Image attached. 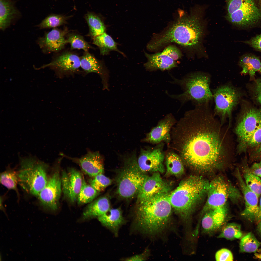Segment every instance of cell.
Returning a JSON list of instances; mask_svg holds the SVG:
<instances>
[{
  "label": "cell",
  "instance_id": "19",
  "mask_svg": "<svg viewBox=\"0 0 261 261\" xmlns=\"http://www.w3.org/2000/svg\"><path fill=\"white\" fill-rule=\"evenodd\" d=\"M61 178L65 195L72 203L77 200L82 182L83 176L78 170L70 168L68 172L63 171Z\"/></svg>",
  "mask_w": 261,
  "mask_h": 261
},
{
  "label": "cell",
  "instance_id": "35",
  "mask_svg": "<svg viewBox=\"0 0 261 261\" xmlns=\"http://www.w3.org/2000/svg\"><path fill=\"white\" fill-rule=\"evenodd\" d=\"M70 17L61 14H51L43 20L37 26L41 29L56 28L66 23Z\"/></svg>",
  "mask_w": 261,
  "mask_h": 261
},
{
  "label": "cell",
  "instance_id": "51",
  "mask_svg": "<svg viewBox=\"0 0 261 261\" xmlns=\"http://www.w3.org/2000/svg\"><path fill=\"white\" fill-rule=\"evenodd\" d=\"M257 0L258 1V2L260 3V4H261V0Z\"/></svg>",
  "mask_w": 261,
  "mask_h": 261
},
{
  "label": "cell",
  "instance_id": "22",
  "mask_svg": "<svg viewBox=\"0 0 261 261\" xmlns=\"http://www.w3.org/2000/svg\"><path fill=\"white\" fill-rule=\"evenodd\" d=\"M201 221L203 231L208 233L217 231L224 223L227 214L225 206L208 210L203 213Z\"/></svg>",
  "mask_w": 261,
  "mask_h": 261
},
{
  "label": "cell",
  "instance_id": "27",
  "mask_svg": "<svg viewBox=\"0 0 261 261\" xmlns=\"http://www.w3.org/2000/svg\"><path fill=\"white\" fill-rule=\"evenodd\" d=\"M19 12L10 0H0V28L3 31L10 25Z\"/></svg>",
  "mask_w": 261,
  "mask_h": 261
},
{
  "label": "cell",
  "instance_id": "30",
  "mask_svg": "<svg viewBox=\"0 0 261 261\" xmlns=\"http://www.w3.org/2000/svg\"><path fill=\"white\" fill-rule=\"evenodd\" d=\"M92 38L93 43L98 47L101 55H107L110 51H114L123 55V53L118 49L116 43L105 32Z\"/></svg>",
  "mask_w": 261,
  "mask_h": 261
},
{
  "label": "cell",
  "instance_id": "31",
  "mask_svg": "<svg viewBox=\"0 0 261 261\" xmlns=\"http://www.w3.org/2000/svg\"><path fill=\"white\" fill-rule=\"evenodd\" d=\"M85 18L89 28V36L93 38L105 32V25L98 15L89 12L85 14Z\"/></svg>",
  "mask_w": 261,
  "mask_h": 261
},
{
  "label": "cell",
  "instance_id": "34",
  "mask_svg": "<svg viewBox=\"0 0 261 261\" xmlns=\"http://www.w3.org/2000/svg\"><path fill=\"white\" fill-rule=\"evenodd\" d=\"M261 245V243L254 234L249 232L243 237L239 243L240 251L242 253H255Z\"/></svg>",
  "mask_w": 261,
  "mask_h": 261
},
{
  "label": "cell",
  "instance_id": "8",
  "mask_svg": "<svg viewBox=\"0 0 261 261\" xmlns=\"http://www.w3.org/2000/svg\"><path fill=\"white\" fill-rule=\"evenodd\" d=\"M136 152L125 159L117 179V192L122 198H131L137 195L146 175L140 170Z\"/></svg>",
  "mask_w": 261,
  "mask_h": 261
},
{
  "label": "cell",
  "instance_id": "36",
  "mask_svg": "<svg viewBox=\"0 0 261 261\" xmlns=\"http://www.w3.org/2000/svg\"><path fill=\"white\" fill-rule=\"evenodd\" d=\"M66 38L67 43L70 44L71 50L82 49L84 52H88L92 48L83 37L78 33L69 32L66 35Z\"/></svg>",
  "mask_w": 261,
  "mask_h": 261
},
{
  "label": "cell",
  "instance_id": "16",
  "mask_svg": "<svg viewBox=\"0 0 261 261\" xmlns=\"http://www.w3.org/2000/svg\"><path fill=\"white\" fill-rule=\"evenodd\" d=\"M160 173L155 172L146 175L137 194L138 202L157 194L169 193L170 187L161 177Z\"/></svg>",
  "mask_w": 261,
  "mask_h": 261
},
{
  "label": "cell",
  "instance_id": "10",
  "mask_svg": "<svg viewBox=\"0 0 261 261\" xmlns=\"http://www.w3.org/2000/svg\"><path fill=\"white\" fill-rule=\"evenodd\" d=\"M212 91L215 102L214 114L220 118L222 124L227 118L230 124L232 112L242 100L243 91L230 83L221 85Z\"/></svg>",
  "mask_w": 261,
  "mask_h": 261
},
{
  "label": "cell",
  "instance_id": "24",
  "mask_svg": "<svg viewBox=\"0 0 261 261\" xmlns=\"http://www.w3.org/2000/svg\"><path fill=\"white\" fill-rule=\"evenodd\" d=\"M97 218L103 226L116 237L118 236L120 228L126 222L122 211L119 208H110L106 213Z\"/></svg>",
  "mask_w": 261,
  "mask_h": 261
},
{
  "label": "cell",
  "instance_id": "6",
  "mask_svg": "<svg viewBox=\"0 0 261 261\" xmlns=\"http://www.w3.org/2000/svg\"><path fill=\"white\" fill-rule=\"evenodd\" d=\"M17 171L19 184L30 195L37 196L47 182L48 166L34 159H24Z\"/></svg>",
  "mask_w": 261,
  "mask_h": 261
},
{
  "label": "cell",
  "instance_id": "1",
  "mask_svg": "<svg viewBox=\"0 0 261 261\" xmlns=\"http://www.w3.org/2000/svg\"><path fill=\"white\" fill-rule=\"evenodd\" d=\"M215 116L209 105L195 106L173 127L171 147L184 164L210 171L222 166L231 155L226 131Z\"/></svg>",
  "mask_w": 261,
  "mask_h": 261
},
{
  "label": "cell",
  "instance_id": "46",
  "mask_svg": "<svg viewBox=\"0 0 261 261\" xmlns=\"http://www.w3.org/2000/svg\"><path fill=\"white\" fill-rule=\"evenodd\" d=\"M250 168L251 171L254 174L261 178V167L258 163H254Z\"/></svg>",
  "mask_w": 261,
  "mask_h": 261
},
{
  "label": "cell",
  "instance_id": "38",
  "mask_svg": "<svg viewBox=\"0 0 261 261\" xmlns=\"http://www.w3.org/2000/svg\"><path fill=\"white\" fill-rule=\"evenodd\" d=\"M247 87L252 99L261 107V78L255 79L248 84Z\"/></svg>",
  "mask_w": 261,
  "mask_h": 261
},
{
  "label": "cell",
  "instance_id": "12",
  "mask_svg": "<svg viewBox=\"0 0 261 261\" xmlns=\"http://www.w3.org/2000/svg\"><path fill=\"white\" fill-rule=\"evenodd\" d=\"M62 188L61 178L57 170L48 177L46 185L37 196L44 210L54 211L58 209Z\"/></svg>",
  "mask_w": 261,
  "mask_h": 261
},
{
  "label": "cell",
  "instance_id": "47",
  "mask_svg": "<svg viewBox=\"0 0 261 261\" xmlns=\"http://www.w3.org/2000/svg\"><path fill=\"white\" fill-rule=\"evenodd\" d=\"M261 220V197L260 198L259 205V212L258 216L255 220L259 223Z\"/></svg>",
  "mask_w": 261,
  "mask_h": 261
},
{
  "label": "cell",
  "instance_id": "43",
  "mask_svg": "<svg viewBox=\"0 0 261 261\" xmlns=\"http://www.w3.org/2000/svg\"><path fill=\"white\" fill-rule=\"evenodd\" d=\"M243 42L255 50L261 52V34L252 37Z\"/></svg>",
  "mask_w": 261,
  "mask_h": 261
},
{
  "label": "cell",
  "instance_id": "3",
  "mask_svg": "<svg viewBox=\"0 0 261 261\" xmlns=\"http://www.w3.org/2000/svg\"><path fill=\"white\" fill-rule=\"evenodd\" d=\"M169 194H157L138 202L133 217L134 226L137 230L153 236L167 229L171 221L172 208Z\"/></svg>",
  "mask_w": 261,
  "mask_h": 261
},
{
  "label": "cell",
  "instance_id": "2",
  "mask_svg": "<svg viewBox=\"0 0 261 261\" xmlns=\"http://www.w3.org/2000/svg\"><path fill=\"white\" fill-rule=\"evenodd\" d=\"M203 10L199 7L189 15L180 16L165 31L155 35L148 44L147 49L156 50L171 43L189 50L199 49L205 25Z\"/></svg>",
  "mask_w": 261,
  "mask_h": 261
},
{
  "label": "cell",
  "instance_id": "52",
  "mask_svg": "<svg viewBox=\"0 0 261 261\" xmlns=\"http://www.w3.org/2000/svg\"><path fill=\"white\" fill-rule=\"evenodd\" d=\"M259 72L261 74V69L260 70V71Z\"/></svg>",
  "mask_w": 261,
  "mask_h": 261
},
{
  "label": "cell",
  "instance_id": "32",
  "mask_svg": "<svg viewBox=\"0 0 261 261\" xmlns=\"http://www.w3.org/2000/svg\"><path fill=\"white\" fill-rule=\"evenodd\" d=\"M99 192L90 184H87L83 176L82 184L77 200L78 204L81 205L91 202L98 195Z\"/></svg>",
  "mask_w": 261,
  "mask_h": 261
},
{
  "label": "cell",
  "instance_id": "7",
  "mask_svg": "<svg viewBox=\"0 0 261 261\" xmlns=\"http://www.w3.org/2000/svg\"><path fill=\"white\" fill-rule=\"evenodd\" d=\"M226 19L234 25L245 29L261 23V6L255 0H225Z\"/></svg>",
  "mask_w": 261,
  "mask_h": 261
},
{
  "label": "cell",
  "instance_id": "29",
  "mask_svg": "<svg viewBox=\"0 0 261 261\" xmlns=\"http://www.w3.org/2000/svg\"><path fill=\"white\" fill-rule=\"evenodd\" d=\"M242 168L244 180L246 184L251 190L259 197L261 195V178L251 172L246 159L243 162Z\"/></svg>",
  "mask_w": 261,
  "mask_h": 261
},
{
  "label": "cell",
  "instance_id": "41",
  "mask_svg": "<svg viewBox=\"0 0 261 261\" xmlns=\"http://www.w3.org/2000/svg\"><path fill=\"white\" fill-rule=\"evenodd\" d=\"M162 52L175 61L181 58L182 56V53L180 50L173 45L167 46Z\"/></svg>",
  "mask_w": 261,
  "mask_h": 261
},
{
  "label": "cell",
  "instance_id": "17",
  "mask_svg": "<svg viewBox=\"0 0 261 261\" xmlns=\"http://www.w3.org/2000/svg\"><path fill=\"white\" fill-rule=\"evenodd\" d=\"M176 122L172 114L167 115L147 134L143 141L153 144L164 141L168 144L171 141V130Z\"/></svg>",
  "mask_w": 261,
  "mask_h": 261
},
{
  "label": "cell",
  "instance_id": "50",
  "mask_svg": "<svg viewBox=\"0 0 261 261\" xmlns=\"http://www.w3.org/2000/svg\"><path fill=\"white\" fill-rule=\"evenodd\" d=\"M258 163L260 166V167H261V161L259 163Z\"/></svg>",
  "mask_w": 261,
  "mask_h": 261
},
{
  "label": "cell",
  "instance_id": "13",
  "mask_svg": "<svg viewBox=\"0 0 261 261\" xmlns=\"http://www.w3.org/2000/svg\"><path fill=\"white\" fill-rule=\"evenodd\" d=\"M163 143L161 142L153 148L141 149L137 163L144 174L156 172L162 173L164 172L163 163L165 155L163 151Z\"/></svg>",
  "mask_w": 261,
  "mask_h": 261
},
{
  "label": "cell",
  "instance_id": "42",
  "mask_svg": "<svg viewBox=\"0 0 261 261\" xmlns=\"http://www.w3.org/2000/svg\"><path fill=\"white\" fill-rule=\"evenodd\" d=\"M215 258L217 261H232L233 260L231 252L226 248H223L218 251L216 254Z\"/></svg>",
  "mask_w": 261,
  "mask_h": 261
},
{
  "label": "cell",
  "instance_id": "14",
  "mask_svg": "<svg viewBox=\"0 0 261 261\" xmlns=\"http://www.w3.org/2000/svg\"><path fill=\"white\" fill-rule=\"evenodd\" d=\"M49 67L60 77L73 75L79 72L80 57L75 52L66 51L56 56L49 63L42 68Z\"/></svg>",
  "mask_w": 261,
  "mask_h": 261
},
{
  "label": "cell",
  "instance_id": "9",
  "mask_svg": "<svg viewBox=\"0 0 261 261\" xmlns=\"http://www.w3.org/2000/svg\"><path fill=\"white\" fill-rule=\"evenodd\" d=\"M240 103L234 129L238 142L237 151L239 153L249 138L261 125V107H255L243 100Z\"/></svg>",
  "mask_w": 261,
  "mask_h": 261
},
{
  "label": "cell",
  "instance_id": "18",
  "mask_svg": "<svg viewBox=\"0 0 261 261\" xmlns=\"http://www.w3.org/2000/svg\"><path fill=\"white\" fill-rule=\"evenodd\" d=\"M236 176L240 187L245 201V208L241 216L251 222L255 220L259 212L258 196L246 186L239 169L236 171Z\"/></svg>",
  "mask_w": 261,
  "mask_h": 261
},
{
  "label": "cell",
  "instance_id": "21",
  "mask_svg": "<svg viewBox=\"0 0 261 261\" xmlns=\"http://www.w3.org/2000/svg\"><path fill=\"white\" fill-rule=\"evenodd\" d=\"M80 65L85 73H94L99 75L102 79L103 89H108V73L102 62L89 51L85 52L80 57Z\"/></svg>",
  "mask_w": 261,
  "mask_h": 261
},
{
  "label": "cell",
  "instance_id": "48",
  "mask_svg": "<svg viewBox=\"0 0 261 261\" xmlns=\"http://www.w3.org/2000/svg\"><path fill=\"white\" fill-rule=\"evenodd\" d=\"M257 228L258 233L261 236V220L258 223Z\"/></svg>",
  "mask_w": 261,
  "mask_h": 261
},
{
  "label": "cell",
  "instance_id": "4",
  "mask_svg": "<svg viewBox=\"0 0 261 261\" xmlns=\"http://www.w3.org/2000/svg\"><path fill=\"white\" fill-rule=\"evenodd\" d=\"M209 182L201 177L191 175L181 181L169 194V202L176 213L186 223L205 195Z\"/></svg>",
  "mask_w": 261,
  "mask_h": 261
},
{
  "label": "cell",
  "instance_id": "5",
  "mask_svg": "<svg viewBox=\"0 0 261 261\" xmlns=\"http://www.w3.org/2000/svg\"><path fill=\"white\" fill-rule=\"evenodd\" d=\"M171 83L177 84L181 88V94L168 95L180 101L182 104L191 101L195 106L209 104L213 99L210 86L211 77L209 74L197 72L188 74L180 79L172 77Z\"/></svg>",
  "mask_w": 261,
  "mask_h": 261
},
{
  "label": "cell",
  "instance_id": "40",
  "mask_svg": "<svg viewBox=\"0 0 261 261\" xmlns=\"http://www.w3.org/2000/svg\"><path fill=\"white\" fill-rule=\"evenodd\" d=\"M261 144V125L258 128L249 138L242 151V153L247 150L254 148Z\"/></svg>",
  "mask_w": 261,
  "mask_h": 261
},
{
  "label": "cell",
  "instance_id": "49",
  "mask_svg": "<svg viewBox=\"0 0 261 261\" xmlns=\"http://www.w3.org/2000/svg\"><path fill=\"white\" fill-rule=\"evenodd\" d=\"M254 255L257 258L261 259V254L255 253Z\"/></svg>",
  "mask_w": 261,
  "mask_h": 261
},
{
  "label": "cell",
  "instance_id": "11",
  "mask_svg": "<svg viewBox=\"0 0 261 261\" xmlns=\"http://www.w3.org/2000/svg\"><path fill=\"white\" fill-rule=\"evenodd\" d=\"M207 195L203 213L210 210L225 206L229 198L236 202L242 197L238 189L229 184L221 176L217 177L209 182Z\"/></svg>",
  "mask_w": 261,
  "mask_h": 261
},
{
  "label": "cell",
  "instance_id": "44",
  "mask_svg": "<svg viewBox=\"0 0 261 261\" xmlns=\"http://www.w3.org/2000/svg\"><path fill=\"white\" fill-rule=\"evenodd\" d=\"M148 252L145 251L143 253L124 259L123 260L130 261H141L145 260L148 257Z\"/></svg>",
  "mask_w": 261,
  "mask_h": 261
},
{
  "label": "cell",
  "instance_id": "33",
  "mask_svg": "<svg viewBox=\"0 0 261 261\" xmlns=\"http://www.w3.org/2000/svg\"><path fill=\"white\" fill-rule=\"evenodd\" d=\"M1 184L9 190L15 191L18 194L17 186L19 184L17 171L12 169L6 170L1 173Z\"/></svg>",
  "mask_w": 261,
  "mask_h": 261
},
{
  "label": "cell",
  "instance_id": "26",
  "mask_svg": "<svg viewBox=\"0 0 261 261\" xmlns=\"http://www.w3.org/2000/svg\"><path fill=\"white\" fill-rule=\"evenodd\" d=\"M239 65L242 68V74H248L251 81L255 79L256 72L261 69V61L259 57L253 54L247 53L240 58Z\"/></svg>",
  "mask_w": 261,
  "mask_h": 261
},
{
  "label": "cell",
  "instance_id": "45",
  "mask_svg": "<svg viewBox=\"0 0 261 261\" xmlns=\"http://www.w3.org/2000/svg\"><path fill=\"white\" fill-rule=\"evenodd\" d=\"M254 149L250 155V159L253 160H261V144Z\"/></svg>",
  "mask_w": 261,
  "mask_h": 261
},
{
  "label": "cell",
  "instance_id": "20",
  "mask_svg": "<svg viewBox=\"0 0 261 261\" xmlns=\"http://www.w3.org/2000/svg\"><path fill=\"white\" fill-rule=\"evenodd\" d=\"M79 165L83 172L89 176L94 177L103 174L104 168L103 159L98 152L89 151L79 158L73 159Z\"/></svg>",
  "mask_w": 261,
  "mask_h": 261
},
{
  "label": "cell",
  "instance_id": "39",
  "mask_svg": "<svg viewBox=\"0 0 261 261\" xmlns=\"http://www.w3.org/2000/svg\"><path fill=\"white\" fill-rule=\"evenodd\" d=\"M89 181L90 184L98 192L103 191L110 185L112 181L103 174H98Z\"/></svg>",
  "mask_w": 261,
  "mask_h": 261
},
{
  "label": "cell",
  "instance_id": "28",
  "mask_svg": "<svg viewBox=\"0 0 261 261\" xmlns=\"http://www.w3.org/2000/svg\"><path fill=\"white\" fill-rule=\"evenodd\" d=\"M165 159L167 175L178 176L183 174L184 164L177 153L172 151L169 152L165 155Z\"/></svg>",
  "mask_w": 261,
  "mask_h": 261
},
{
  "label": "cell",
  "instance_id": "23",
  "mask_svg": "<svg viewBox=\"0 0 261 261\" xmlns=\"http://www.w3.org/2000/svg\"><path fill=\"white\" fill-rule=\"evenodd\" d=\"M145 53L147 60L144 66L147 71L169 70L177 66L175 61L162 52L152 54Z\"/></svg>",
  "mask_w": 261,
  "mask_h": 261
},
{
  "label": "cell",
  "instance_id": "25",
  "mask_svg": "<svg viewBox=\"0 0 261 261\" xmlns=\"http://www.w3.org/2000/svg\"><path fill=\"white\" fill-rule=\"evenodd\" d=\"M110 209L109 199L105 196L100 197L92 202L84 211L81 220H86L101 216Z\"/></svg>",
  "mask_w": 261,
  "mask_h": 261
},
{
  "label": "cell",
  "instance_id": "37",
  "mask_svg": "<svg viewBox=\"0 0 261 261\" xmlns=\"http://www.w3.org/2000/svg\"><path fill=\"white\" fill-rule=\"evenodd\" d=\"M242 235L240 225L232 223L227 224L224 227L218 237L232 240L239 239Z\"/></svg>",
  "mask_w": 261,
  "mask_h": 261
},
{
  "label": "cell",
  "instance_id": "15",
  "mask_svg": "<svg viewBox=\"0 0 261 261\" xmlns=\"http://www.w3.org/2000/svg\"><path fill=\"white\" fill-rule=\"evenodd\" d=\"M69 32L66 28L63 29L53 28L40 38L38 44L44 53L58 52L63 50L68 43L66 36Z\"/></svg>",
  "mask_w": 261,
  "mask_h": 261
}]
</instances>
